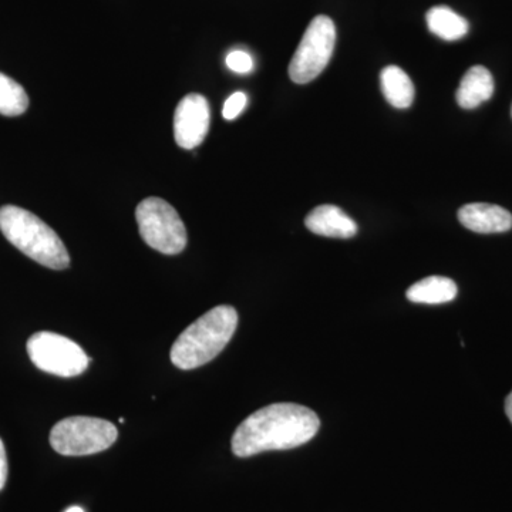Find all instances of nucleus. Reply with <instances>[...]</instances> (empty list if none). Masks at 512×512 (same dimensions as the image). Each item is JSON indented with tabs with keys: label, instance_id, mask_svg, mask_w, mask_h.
<instances>
[{
	"label": "nucleus",
	"instance_id": "nucleus-16",
	"mask_svg": "<svg viewBox=\"0 0 512 512\" xmlns=\"http://www.w3.org/2000/svg\"><path fill=\"white\" fill-rule=\"evenodd\" d=\"M225 63L231 72L238 74H248L254 70V59L245 50H232Z\"/></svg>",
	"mask_w": 512,
	"mask_h": 512
},
{
	"label": "nucleus",
	"instance_id": "nucleus-3",
	"mask_svg": "<svg viewBox=\"0 0 512 512\" xmlns=\"http://www.w3.org/2000/svg\"><path fill=\"white\" fill-rule=\"evenodd\" d=\"M0 231L10 244L46 268H69L70 256L66 247L49 225L32 212L5 205L0 208Z\"/></svg>",
	"mask_w": 512,
	"mask_h": 512
},
{
	"label": "nucleus",
	"instance_id": "nucleus-20",
	"mask_svg": "<svg viewBox=\"0 0 512 512\" xmlns=\"http://www.w3.org/2000/svg\"><path fill=\"white\" fill-rule=\"evenodd\" d=\"M64 512H84L82 507H70L69 510Z\"/></svg>",
	"mask_w": 512,
	"mask_h": 512
},
{
	"label": "nucleus",
	"instance_id": "nucleus-21",
	"mask_svg": "<svg viewBox=\"0 0 512 512\" xmlns=\"http://www.w3.org/2000/svg\"><path fill=\"white\" fill-rule=\"evenodd\" d=\"M511 116H512V109H511Z\"/></svg>",
	"mask_w": 512,
	"mask_h": 512
},
{
	"label": "nucleus",
	"instance_id": "nucleus-11",
	"mask_svg": "<svg viewBox=\"0 0 512 512\" xmlns=\"http://www.w3.org/2000/svg\"><path fill=\"white\" fill-rule=\"evenodd\" d=\"M494 94L493 74L484 66H473L461 80L456 99L461 109L473 110Z\"/></svg>",
	"mask_w": 512,
	"mask_h": 512
},
{
	"label": "nucleus",
	"instance_id": "nucleus-18",
	"mask_svg": "<svg viewBox=\"0 0 512 512\" xmlns=\"http://www.w3.org/2000/svg\"><path fill=\"white\" fill-rule=\"evenodd\" d=\"M8 456H6L5 444L0 439V491L5 487L6 481H8Z\"/></svg>",
	"mask_w": 512,
	"mask_h": 512
},
{
	"label": "nucleus",
	"instance_id": "nucleus-15",
	"mask_svg": "<svg viewBox=\"0 0 512 512\" xmlns=\"http://www.w3.org/2000/svg\"><path fill=\"white\" fill-rule=\"evenodd\" d=\"M28 107L29 97L25 89L6 74L0 73V114L16 117L25 113Z\"/></svg>",
	"mask_w": 512,
	"mask_h": 512
},
{
	"label": "nucleus",
	"instance_id": "nucleus-7",
	"mask_svg": "<svg viewBox=\"0 0 512 512\" xmlns=\"http://www.w3.org/2000/svg\"><path fill=\"white\" fill-rule=\"evenodd\" d=\"M30 360L37 369L59 377L82 375L90 359L76 342L53 332H37L28 340Z\"/></svg>",
	"mask_w": 512,
	"mask_h": 512
},
{
	"label": "nucleus",
	"instance_id": "nucleus-14",
	"mask_svg": "<svg viewBox=\"0 0 512 512\" xmlns=\"http://www.w3.org/2000/svg\"><path fill=\"white\" fill-rule=\"evenodd\" d=\"M426 20L430 32L446 42L463 39L470 29L467 20L448 6H434L427 12Z\"/></svg>",
	"mask_w": 512,
	"mask_h": 512
},
{
	"label": "nucleus",
	"instance_id": "nucleus-8",
	"mask_svg": "<svg viewBox=\"0 0 512 512\" xmlns=\"http://www.w3.org/2000/svg\"><path fill=\"white\" fill-rule=\"evenodd\" d=\"M210 104L201 94L192 93L178 103L174 116V137L185 150L200 146L210 130Z\"/></svg>",
	"mask_w": 512,
	"mask_h": 512
},
{
	"label": "nucleus",
	"instance_id": "nucleus-12",
	"mask_svg": "<svg viewBox=\"0 0 512 512\" xmlns=\"http://www.w3.org/2000/svg\"><path fill=\"white\" fill-rule=\"evenodd\" d=\"M458 288L453 279L446 276H429L407 289V299L423 305H441L456 299Z\"/></svg>",
	"mask_w": 512,
	"mask_h": 512
},
{
	"label": "nucleus",
	"instance_id": "nucleus-9",
	"mask_svg": "<svg viewBox=\"0 0 512 512\" xmlns=\"http://www.w3.org/2000/svg\"><path fill=\"white\" fill-rule=\"evenodd\" d=\"M458 221L463 227L477 234H500L512 228L510 211L485 202H473L461 207L458 211Z\"/></svg>",
	"mask_w": 512,
	"mask_h": 512
},
{
	"label": "nucleus",
	"instance_id": "nucleus-6",
	"mask_svg": "<svg viewBox=\"0 0 512 512\" xmlns=\"http://www.w3.org/2000/svg\"><path fill=\"white\" fill-rule=\"evenodd\" d=\"M335 45V23L328 16H316L306 29L289 64L292 82L306 84L315 80L328 66Z\"/></svg>",
	"mask_w": 512,
	"mask_h": 512
},
{
	"label": "nucleus",
	"instance_id": "nucleus-1",
	"mask_svg": "<svg viewBox=\"0 0 512 512\" xmlns=\"http://www.w3.org/2000/svg\"><path fill=\"white\" fill-rule=\"evenodd\" d=\"M320 429L318 414L296 403H275L242 421L232 437V453L247 458L265 451L291 450L311 441Z\"/></svg>",
	"mask_w": 512,
	"mask_h": 512
},
{
	"label": "nucleus",
	"instance_id": "nucleus-13",
	"mask_svg": "<svg viewBox=\"0 0 512 512\" xmlns=\"http://www.w3.org/2000/svg\"><path fill=\"white\" fill-rule=\"evenodd\" d=\"M380 84L384 99L396 109H409L414 100V84L403 69L397 66L384 67L380 73Z\"/></svg>",
	"mask_w": 512,
	"mask_h": 512
},
{
	"label": "nucleus",
	"instance_id": "nucleus-19",
	"mask_svg": "<svg viewBox=\"0 0 512 512\" xmlns=\"http://www.w3.org/2000/svg\"><path fill=\"white\" fill-rule=\"evenodd\" d=\"M505 414H507L512 424V392L508 394L507 399H505Z\"/></svg>",
	"mask_w": 512,
	"mask_h": 512
},
{
	"label": "nucleus",
	"instance_id": "nucleus-5",
	"mask_svg": "<svg viewBox=\"0 0 512 512\" xmlns=\"http://www.w3.org/2000/svg\"><path fill=\"white\" fill-rule=\"evenodd\" d=\"M141 238L165 255L181 254L187 247V229L173 205L161 198L141 201L136 210Z\"/></svg>",
	"mask_w": 512,
	"mask_h": 512
},
{
	"label": "nucleus",
	"instance_id": "nucleus-10",
	"mask_svg": "<svg viewBox=\"0 0 512 512\" xmlns=\"http://www.w3.org/2000/svg\"><path fill=\"white\" fill-rule=\"evenodd\" d=\"M306 228L320 237L348 239L357 234V224L336 205H320L309 212Z\"/></svg>",
	"mask_w": 512,
	"mask_h": 512
},
{
	"label": "nucleus",
	"instance_id": "nucleus-4",
	"mask_svg": "<svg viewBox=\"0 0 512 512\" xmlns=\"http://www.w3.org/2000/svg\"><path fill=\"white\" fill-rule=\"evenodd\" d=\"M119 431L111 421L76 416L59 421L50 431V446L67 457L92 456L116 443Z\"/></svg>",
	"mask_w": 512,
	"mask_h": 512
},
{
	"label": "nucleus",
	"instance_id": "nucleus-2",
	"mask_svg": "<svg viewBox=\"0 0 512 512\" xmlns=\"http://www.w3.org/2000/svg\"><path fill=\"white\" fill-rule=\"evenodd\" d=\"M237 326L235 308L229 305L212 308L178 336L171 348V362L181 370L207 365L227 348Z\"/></svg>",
	"mask_w": 512,
	"mask_h": 512
},
{
	"label": "nucleus",
	"instance_id": "nucleus-17",
	"mask_svg": "<svg viewBox=\"0 0 512 512\" xmlns=\"http://www.w3.org/2000/svg\"><path fill=\"white\" fill-rule=\"evenodd\" d=\"M248 104L247 94L242 92H237L232 94L231 97L224 104V110H222V116H224L225 120H235L239 116V114L244 111L245 107Z\"/></svg>",
	"mask_w": 512,
	"mask_h": 512
}]
</instances>
